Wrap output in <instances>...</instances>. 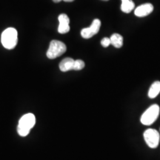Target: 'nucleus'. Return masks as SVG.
<instances>
[{
  "label": "nucleus",
  "instance_id": "14",
  "mask_svg": "<svg viewBox=\"0 0 160 160\" xmlns=\"http://www.w3.org/2000/svg\"><path fill=\"white\" fill-rule=\"evenodd\" d=\"M101 44L104 48L108 47V46L111 45V39H110V38H108V37L103 38L101 41Z\"/></svg>",
  "mask_w": 160,
  "mask_h": 160
},
{
  "label": "nucleus",
  "instance_id": "1",
  "mask_svg": "<svg viewBox=\"0 0 160 160\" xmlns=\"http://www.w3.org/2000/svg\"><path fill=\"white\" fill-rule=\"evenodd\" d=\"M36 124V117L33 113H27L21 117L17 127V132L21 137H26Z\"/></svg>",
  "mask_w": 160,
  "mask_h": 160
},
{
  "label": "nucleus",
  "instance_id": "10",
  "mask_svg": "<svg viewBox=\"0 0 160 160\" xmlns=\"http://www.w3.org/2000/svg\"><path fill=\"white\" fill-rule=\"evenodd\" d=\"M160 93V82L157 81L152 84L148 91V97L151 99L157 97Z\"/></svg>",
  "mask_w": 160,
  "mask_h": 160
},
{
  "label": "nucleus",
  "instance_id": "15",
  "mask_svg": "<svg viewBox=\"0 0 160 160\" xmlns=\"http://www.w3.org/2000/svg\"><path fill=\"white\" fill-rule=\"evenodd\" d=\"M63 1L66 2H73V1H74V0H63Z\"/></svg>",
  "mask_w": 160,
  "mask_h": 160
},
{
  "label": "nucleus",
  "instance_id": "6",
  "mask_svg": "<svg viewBox=\"0 0 160 160\" xmlns=\"http://www.w3.org/2000/svg\"><path fill=\"white\" fill-rule=\"evenodd\" d=\"M100 27H101V22L99 19H96L93 20L89 28H86L82 30L81 36L84 39H90L99 32Z\"/></svg>",
  "mask_w": 160,
  "mask_h": 160
},
{
  "label": "nucleus",
  "instance_id": "12",
  "mask_svg": "<svg viewBox=\"0 0 160 160\" xmlns=\"http://www.w3.org/2000/svg\"><path fill=\"white\" fill-rule=\"evenodd\" d=\"M135 5L131 0H122L121 10L125 13H128L134 8Z\"/></svg>",
  "mask_w": 160,
  "mask_h": 160
},
{
  "label": "nucleus",
  "instance_id": "13",
  "mask_svg": "<svg viewBox=\"0 0 160 160\" xmlns=\"http://www.w3.org/2000/svg\"><path fill=\"white\" fill-rule=\"evenodd\" d=\"M85 68V62L81 59H77L74 61V65H73V70L74 71H80Z\"/></svg>",
  "mask_w": 160,
  "mask_h": 160
},
{
  "label": "nucleus",
  "instance_id": "3",
  "mask_svg": "<svg viewBox=\"0 0 160 160\" xmlns=\"http://www.w3.org/2000/svg\"><path fill=\"white\" fill-rule=\"evenodd\" d=\"M160 108L158 105H153L148 108L141 117V122L145 125H151L155 122L159 115Z\"/></svg>",
  "mask_w": 160,
  "mask_h": 160
},
{
  "label": "nucleus",
  "instance_id": "5",
  "mask_svg": "<svg viewBox=\"0 0 160 160\" xmlns=\"http://www.w3.org/2000/svg\"><path fill=\"white\" fill-rule=\"evenodd\" d=\"M144 139H145L146 144L151 148H156L159 143V133L155 129H147L144 132Z\"/></svg>",
  "mask_w": 160,
  "mask_h": 160
},
{
  "label": "nucleus",
  "instance_id": "7",
  "mask_svg": "<svg viewBox=\"0 0 160 160\" xmlns=\"http://www.w3.org/2000/svg\"><path fill=\"white\" fill-rule=\"evenodd\" d=\"M59 22V25L58 28V32L62 34L68 33L70 31V19L68 15L62 13V14H60L58 17Z\"/></svg>",
  "mask_w": 160,
  "mask_h": 160
},
{
  "label": "nucleus",
  "instance_id": "8",
  "mask_svg": "<svg viewBox=\"0 0 160 160\" xmlns=\"http://www.w3.org/2000/svg\"><path fill=\"white\" fill-rule=\"evenodd\" d=\"M153 10V6L150 3H146L144 5H139L136 8L134 13L137 17H144L149 15Z\"/></svg>",
  "mask_w": 160,
  "mask_h": 160
},
{
  "label": "nucleus",
  "instance_id": "4",
  "mask_svg": "<svg viewBox=\"0 0 160 160\" xmlns=\"http://www.w3.org/2000/svg\"><path fill=\"white\" fill-rule=\"evenodd\" d=\"M67 48L62 42L53 40L50 43L49 48L47 51V57L51 59H56L65 53Z\"/></svg>",
  "mask_w": 160,
  "mask_h": 160
},
{
  "label": "nucleus",
  "instance_id": "17",
  "mask_svg": "<svg viewBox=\"0 0 160 160\" xmlns=\"http://www.w3.org/2000/svg\"><path fill=\"white\" fill-rule=\"evenodd\" d=\"M103 1H108V0H103Z\"/></svg>",
  "mask_w": 160,
  "mask_h": 160
},
{
  "label": "nucleus",
  "instance_id": "2",
  "mask_svg": "<svg viewBox=\"0 0 160 160\" xmlns=\"http://www.w3.org/2000/svg\"><path fill=\"white\" fill-rule=\"evenodd\" d=\"M2 44L6 49H13L18 42V32L13 28H8L2 33Z\"/></svg>",
  "mask_w": 160,
  "mask_h": 160
},
{
  "label": "nucleus",
  "instance_id": "16",
  "mask_svg": "<svg viewBox=\"0 0 160 160\" xmlns=\"http://www.w3.org/2000/svg\"><path fill=\"white\" fill-rule=\"evenodd\" d=\"M53 2H56V3H57V2H61V1H62V0H53Z\"/></svg>",
  "mask_w": 160,
  "mask_h": 160
},
{
  "label": "nucleus",
  "instance_id": "9",
  "mask_svg": "<svg viewBox=\"0 0 160 160\" xmlns=\"http://www.w3.org/2000/svg\"><path fill=\"white\" fill-rule=\"evenodd\" d=\"M74 59L72 58H65L59 64V69L62 72H67L71 70H73V65H74Z\"/></svg>",
  "mask_w": 160,
  "mask_h": 160
},
{
  "label": "nucleus",
  "instance_id": "11",
  "mask_svg": "<svg viewBox=\"0 0 160 160\" xmlns=\"http://www.w3.org/2000/svg\"><path fill=\"white\" fill-rule=\"evenodd\" d=\"M111 44L117 48H120L123 45V38L119 33H113L111 38Z\"/></svg>",
  "mask_w": 160,
  "mask_h": 160
}]
</instances>
